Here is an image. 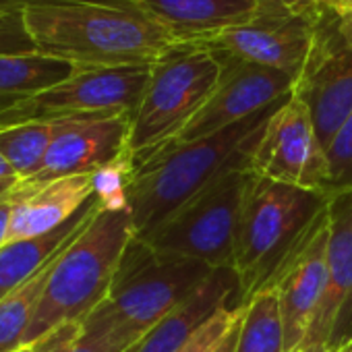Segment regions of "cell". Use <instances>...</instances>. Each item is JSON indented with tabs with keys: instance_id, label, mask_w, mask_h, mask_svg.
Segmentation results:
<instances>
[{
	"instance_id": "6da1fadb",
	"label": "cell",
	"mask_w": 352,
	"mask_h": 352,
	"mask_svg": "<svg viewBox=\"0 0 352 352\" xmlns=\"http://www.w3.org/2000/svg\"><path fill=\"white\" fill-rule=\"evenodd\" d=\"M284 100L216 135L172 143L131 166L124 172L122 191L135 236L157 226L226 172L251 170L261 133Z\"/></svg>"
},
{
	"instance_id": "7a4b0ae2",
	"label": "cell",
	"mask_w": 352,
	"mask_h": 352,
	"mask_svg": "<svg viewBox=\"0 0 352 352\" xmlns=\"http://www.w3.org/2000/svg\"><path fill=\"white\" fill-rule=\"evenodd\" d=\"M40 54L77 69L153 65L179 46L164 28L135 9L75 5L25 11Z\"/></svg>"
},
{
	"instance_id": "3957f363",
	"label": "cell",
	"mask_w": 352,
	"mask_h": 352,
	"mask_svg": "<svg viewBox=\"0 0 352 352\" xmlns=\"http://www.w3.org/2000/svg\"><path fill=\"white\" fill-rule=\"evenodd\" d=\"M327 208L329 199L319 191L280 185L251 172L232 257L239 305L274 284L315 234Z\"/></svg>"
},
{
	"instance_id": "277c9868",
	"label": "cell",
	"mask_w": 352,
	"mask_h": 352,
	"mask_svg": "<svg viewBox=\"0 0 352 352\" xmlns=\"http://www.w3.org/2000/svg\"><path fill=\"white\" fill-rule=\"evenodd\" d=\"M133 236L126 206L102 204L83 232L58 255L23 346L48 338L63 325L83 323L108 296Z\"/></svg>"
},
{
	"instance_id": "5b68a950",
	"label": "cell",
	"mask_w": 352,
	"mask_h": 352,
	"mask_svg": "<svg viewBox=\"0 0 352 352\" xmlns=\"http://www.w3.org/2000/svg\"><path fill=\"white\" fill-rule=\"evenodd\" d=\"M220 75L222 63L206 46L179 44L157 58L131 116L129 164L145 162L179 137L212 98Z\"/></svg>"
},
{
	"instance_id": "8992f818",
	"label": "cell",
	"mask_w": 352,
	"mask_h": 352,
	"mask_svg": "<svg viewBox=\"0 0 352 352\" xmlns=\"http://www.w3.org/2000/svg\"><path fill=\"white\" fill-rule=\"evenodd\" d=\"M216 270L204 261L168 255L131 239L100 307L133 340H141L183 305Z\"/></svg>"
},
{
	"instance_id": "52a82bcc",
	"label": "cell",
	"mask_w": 352,
	"mask_h": 352,
	"mask_svg": "<svg viewBox=\"0 0 352 352\" xmlns=\"http://www.w3.org/2000/svg\"><path fill=\"white\" fill-rule=\"evenodd\" d=\"M249 181L251 170L226 172L157 226L135 239L153 251L197 259L214 270L232 265Z\"/></svg>"
},
{
	"instance_id": "ba28073f",
	"label": "cell",
	"mask_w": 352,
	"mask_h": 352,
	"mask_svg": "<svg viewBox=\"0 0 352 352\" xmlns=\"http://www.w3.org/2000/svg\"><path fill=\"white\" fill-rule=\"evenodd\" d=\"M149 73L151 65L77 69L58 85L5 106L0 110V126L28 120L133 116Z\"/></svg>"
},
{
	"instance_id": "9c48e42d",
	"label": "cell",
	"mask_w": 352,
	"mask_h": 352,
	"mask_svg": "<svg viewBox=\"0 0 352 352\" xmlns=\"http://www.w3.org/2000/svg\"><path fill=\"white\" fill-rule=\"evenodd\" d=\"M321 17L323 9L296 13L265 3L251 21L197 42V46H206L220 56L282 71L296 79L311 54Z\"/></svg>"
},
{
	"instance_id": "30bf717a",
	"label": "cell",
	"mask_w": 352,
	"mask_h": 352,
	"mask_svg": "<svg viewBox=\"0 0 352 352\" xmlns=\"http://www.w3.org/2000/svg\"><path fill=\"white\" fill-rule=\"evenodd\" d=\"M251 172L280 185L325 191L327 151L315 133L307 106L292 94L267 120L251 155Z\"/></svg>"
},
{
	"instance_id": "8fae6325",
	"label": "cell",
	"mask_w": 352,
	"mask_h": 352,
	"mask_svg": "<svg viewBox=\"0 0 352 352\" xmlns=\"http://www.w3.org/2000/svg\"><path fill=\"white\" fill-rule=\"evenodd\" d=\"M327 149L340 126L352 114V46L342 38L338 19L323 11L311 54L292 85Z\"/></svg>"
},
{
	"instance_id": "7c38bea8",
	"label": "cell",
	"mask_w": 352,
	"mask_h": 352,
	"mask_svg": "<svg viewBox=\"0 0 352 352\" xmlns=\"http://www.w3.org/2000/svg\"><path fill=\"white\" fill-rule=\"evenodd\" d=\"M216 56L222 63V75L212 98L172 143H187L216 135L292 94L294 79L282 71L249 65L220 54Z\"/></svg>"
},
{
	"instance_id": "4fadbf2b",
	"label": "cell",
	"mask_w": 352,
	"mask_h": 352,
	"mask_svg": "<svg viewBox=\"0 0 352 352\" xmlns=\"http://www.w3.org/2000/svg\"><path fill=\"white\" fill-rule=\"evenodd\" d=\"M131 116L63 118L56 120L54 137L44 166L34 181L46 183L79 174H100L129 164Z\"/></svg>"
},
{
	"instance_id": "5bb4252c",
	"label": "cell",
	"mask_w": 352,
	"mask_h": 352,
	"mask_svg": "<svg viewBox=\"0 0 352 352\" xmlns=\"http://www.w3.org/2000/svg\"><path fill=\"white\" fill-rule=\"evenodd\" d=\"M327 220V282L300 352H329L333 331L352 307V193L329 199Z\"/></svg>"
},
{
	"instance_id": "9a60e30c",
	"label": "cell",
	"mask_w": 352,
	"mask_h": 352,
	"mask_svg": "<svg viewBox=\"0 0 352 352\" xmlns=\"http://www.w3.org/2000/svg\"><path fill=\"white\" fill-rule=\"evenodd\" d=\"M327 239L329 220L325 216L309 243L294 255V259L270 286L276 290L280 302L284 352L300 350L321 302L327 282Z\"/></svg>"
},
{
	"instance_id": "2e32d148",
	"label": "cell",
	"mask_w": 352,
	"mask_h": 352,
	"mask_svg": "<svg viewBox=\"0 0 352 352\" xmlns=\"http://www.w3.org/2000/svg\"><path fill=\"white\" fill-rule=\"evenodd\" d=\"M98 193V174L65 176L46 183H19L11 195L7 243L34 239L71 220Z\"/></svg>"
},
{
	"instance_id": "e0dca14e",
	"label": "cell",
	"mask_w": 352,
	"mask_h": 352,
	"mask_svg": "<svg viewBox=\"0 0 352 352\" xmlns=\"http://www.w3.org/2000/svg\"><path fill=\"white\" fill-rule=\"evenodd\" d=\"M133 7L179 44H197L251 21L263 0H133Z\"/></svg>"
},
{
	"instance_id": "ac0fdd59",
	"label": "cell",
	"mask_w": 352,
	"mask_h": 352,
	"mask_svg": "<svg viewBox=\"0 0 352 352\" xmlns=\"http://www.w3.org/2000/svg\"><path fill=\"white\" fill-rule=\"evenodd\" d=\"M232 298L239 300L236 272L232 265L218 267L197 292L153 325L133 352H179L220 309L230 307Z\"/></svg>"
},
{
	"instance_id": "d6986e66",
	"label": "cell",
	"mask_w": 352,
	"mask_h": 352,
	"mask_svg": "<svg viewBox=\"0 0 352 352\" xmlns=\"http://www.w3.org/2000/svg\"><path fill=\"white\" fill-rule=\"evenodd\" d=\"M102 197L96 193L71 220L63 226L54 228L52 232L11 241L0 247V300L17 286H21L28 278H32L46 261H50L63 247H67L73 239L81 234V230L91 222V218L102 208Z\"/></svg>"
},
{
	"instance_id": "ffe728a7",
	"label": "cell",
	"mask_w": 352,
	"mask_h": 352,
	"mask_svg": "<svg viewBox=\"0 0 352 352\" xmlns=\"http://www.w3.org/2000/svg\"><path fill=\"white\" fill-rule=\"evenodd\" d=\"M67 247H63L32 278H28L21 286H17L13 292H9L3 300H0V352H13L23 346L25 331H28V327L40 307V300L46 292V284L52 274V267H54L58 255Z\"/></svg>"
},
{
	"instance_id": "44dd1931",
	"label": "cell",
	"mask_w": 352,
	"mask_h": 352,
	"mask_svg": "<svg viewBox=\"0 0 352 352\" xmlns=\"http://www.w3.org/2000/svg\"><path fill=\"white\" fill-rule=\"evenodd\" d=\"M77 67L36 54L0 56V98H30L69 79Z\"/></svg>"
},
{
	"instance_id": "7402d4cb",
	"label": "cell",
	"mask_w": 352,
	"mask_h": 352,
	"mask_svg": "<svg viewBox=\"0 0 352 352\" xmlns=\"http://www.w3.org/2000/svg\"><path fill=\"white\" fill-rule=\"evenodd\" d=\"M56 120H28L0 126V155L21 183L34 181L44 166Z\"/></svg>"
},
{
	"instance_id": "603a6c76",
	"label": "cell",
	"mask_w": 352,
	"mask_h": 352,
	"mask_svg": "<svg viewBox=\"0 0 352 352\" xmlns=\"http://www.w3.org/2000/svg\"><path fill=\"white\" fill-rule=\"evenodd\" d=\"M236 352H284V325L274 288L257 292L247 302Z\"/></svg>"
},
{
	"instance_id": "cb8c5ba5",
	"label": "cell",
	"mask_w": 352,
	"mask_h": 352,
	"mask_svg": "<svg viewBox=\"0 0 352 352\" xmlns=\"http://www.w3.org/2000/svg\"><path fill=\"white\" fill-rule=\"evenodd\" d=\"M135 344L137 340L129 338L98 305L83 321L81 336L67 352H124Z\"/></svg>"
},
{
	"instance_id": "d4e9b609",
	"label": "cell",
	"mask_w": 352,
	"mask_h": 352,
	"mask_svg": "<svg viewBox=\"0 0 352 352\" xmlns=\"http://www.w3.org/2000/svg\"><path fill=\"white\" fill-rule=\"evenodd\" d=\"M325 151L329 162V176L323 191L325 197L331 199L340 193H352V114L340 126Z\"/></svg>"
},
{
	"instance_id": "484cf974",
	"label": "cell",
	"mask_w": 352,
	"mask_h": 352,
	"mask_svg": "<svg viewBox=\"0 0 352 352\" xmlns=\"http://www.w3.org/2000/svg\"><path fill=\"white\" fill-rule=\"evenodd\" d=\"M36 42L28 30L25 13H0V56L36 54Z\"/></svg>"
},
{
	"instance_id": "4316f807",
	"label": "cell",
	"mask_w": 352,
	"mask_h": 352,
	"mask_svg": "<svg viewBox=\"0 0 352 352\" xmlns=\"http://www.w3.org/2000/svg\"><path fill=\"white\" fill-rule=\"evenodd\" d=\"M241 309H243V305L241 307H224V309H220L179 352H210L218 344V340L228 331V327L234 323Z\"/></svg>"
},
{
	"instance_id": "83f0119b",
	"label": "cell",
	"mask_w": 352,
	"mask_h": 352,
	"mask_svg": "<svg viewBox=\"0 0 352 352\" xmlns=\"http://www.w3.org/2000/svg\"><path fill=\"white\" fill-rule=\"evenodd\" d=\"M75 5H102L116 9H135L133 0H0V13L50 9V7H75ZM137 11V9H135Z\"/></svg>"
},
{
	"instance_id": "f1b7e54d",
	"label": "cell",
	"mask_w": 352,
	"mask_h": 352,
	"mask_svg": "<svg viewBox=\"0 0 352 352\" xmlns=\"http://www.w3.org/2000/svg\"><path fill=\"white\" fill-rule=\"evenodd\" d=\"M81 327L83 323H71V325L58 327L46 338V346L42 352H67L75 344V340L81 336Z\"/></svg>"
},
{
	"instance_id": "f546056e",
	"label": "cell",
	"mask_w": 352,
	"mask_h": 352,
	"mask_svg": "<svg viewBox=\"0 0 352 352\" xmlns=\"http://www.w3.org/2000/svg\"><path fill=\"white\" fill-rule=\"evenodd\" d=\"M247 305H243L239 317L234 319V323L228 327V331L218 340V344L210 350V352H236V344H239V333H241V325H243V317H245Z\"/></svg>"
},
{
	"instance_id": "4dcf8cb0",
	"label": "cell",
	"mask_w": 352,
	"mask_h": 352,
	"mask_svg": "<svg viewBox=\"0 0 352 352\" xmlns=\"http://www.w3.org/2000/svg\"><path fill=\"white\" fill-rule=\"evenodd\" d=\"M350 342H352V307H350L348 315L344 317V321L333 331V338H331V344H329V352H342L344 348L350 346Z\"/></svg>"
},
{
	"instance_id": "1f68e13d",
	"label": "cell",
	"mask_w": 352,
	"mask_h": 352,
	"mask_svg": "<svg viewBox=\"0 0 352 352\" xmlns=\"http://www.w3.org/2000/svg\"><path fill=\"white\" fill-rule=\"evenodd\" d=\"M263 3L278 5V7L296 11V13H315V11H321L319 0H263Z\"/></svg>"
},
{
	"instance_id": "d6a6232c",
	"label": "cell",
	"mask_w": 352,
	"mask_h": 352,
	"mask_svg": "<svg viewBox=\"0 0 352 352\" xmlns=\"http://www.w3.org/2000/svg\"><path fill=\"white\" fill-rule=\"evenodd\" d=\"M319 7L333 17L352 15V0H319Z\"/></svg>"
},
{
	"instance_id": "836d02e7",
	"label": "cell",
	"mask_w": 352,
	"mask_h": 352,
	"mask_svg": "<svg viewBox=\"0 0 352 352\" xmlns=\"http://www.w3.org/2000/svg\"><path fill=\"white\" fill-rule=\"evenodd\" d=\"M13 195V193H11ZM9 216H11V197L0 201V247L7 243V230H9Z\"/></svg>"
},
{
	"instance_id": "e575fe53",
	"label": "cell",
	"mask_w": 352,
	"mask_h": 352,
	"mask_svg": "<svg viewBox=\"0 0 352 352\" xmlns=\"http://www.w3.org/2000/svg\"><path fill=\"white\" fill-rule=\"evenodd\" d=\"M338 19V30L342 34V38L352 46V15H346V17H336Z\"/></svg>"
},
{
	"instance_id": "d590c367",
	"label": "cell",
	"mask_w": 352,
	"mask_h": 352,
	"mask_svg": "<svg viewBox=\"0 0 352 352\" xmlns=\"http://www.w3.org/2000/svg\"><path fill=\"white\" fill-rule=\"evenodd\" d=\"M19 183H21L19 179H0V201L9 199Z\"/></svg>"
},
{
	"instance_id": "8d00e7d4",
	"label": "cell",
	"mask_w": 352,
	"mask_h": 352,
	"mask_svg": "<svg viewBox=\"0 0 352 352\" xmlns=\"http://www.w3.org/2000/svg\"><path fill=\"white\" fill-rule=\"evenodd\" d=\"M0 179H17V174L13 172V168L7 164L3 155H0Z\"/></svg>"
},
{
	"instance_id": "74e56055",
	"label": "cell",
	"mask_w": 352,
	"mask_h": 352,
	"mask_svg": "<svg viewBox=\"0 0 352 352\" xmlns=\"http://www.w3.org/2000/svg\"><path fill=\"white\" fill-rule=\"evenodd\" d=\"M44 346H46V338H44V340H40V342H34V344L21 346V348H17V350H13V352H42V350H44Z\"/></svg>"
},
{
	"instance_id": "f35d334b",
	"label": "cell",
	"mask_w": 352,
	"mask_h": 352,
	"mask_svg": "<svg viewBox=\"0 0 352 352\" xmlns=\"http://www.w3.org/2000/svg\"><path fill=\"white\" fill-rule=\"evenodd\" d=\"M15 100H21V98H0V110H3L5 106H9L11 102H15Z\"/></svg>"
},
{
	"instance_id": "ab89813d",
	"label": "cell",
	"mask_w": 352,
	"mask_h": 352,
	"mask_svg": "<svg viewBox=\"0 0 352 352\" xmlns=\"http://www.w3.org/2000/svg\"><path fill=\"white\" fill-rule=\"evenodd\" d=\"M342 352H352V344H350V346H348L346 350H342Z\"/></svg>"
},
{
	"instance_id": "60d3db41",
	"label": "cell",
	"mask_w": 352,
	"mask_h": 352,
	"mask_svg": "<svg viewBox=\"0 0 352 352\" xmlns=\"http://www.w3.org/2000/svg\"><path fill=\"white\" fill-rule=\"evenodd\" d=\"M133 348H135V346H131V348H129V350H124V352H133Z\"/></svg>"
}]
</instances>
